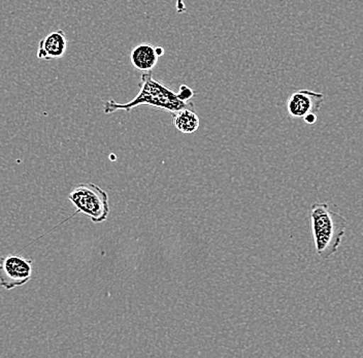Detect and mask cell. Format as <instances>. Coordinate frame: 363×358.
I'll return each mask as SVG.
<instances>
[{
  "mask_svg": "<svg viewBox=\"0 0 363 358\" xmlns=\"http://www.w3.org/2000/svg\"><path fill=\"white\" fill-rule=\"evenodd\" d=\"M324 101L322 93L299 90L292 93L287 101V112L292 118H303L310 113L319 112Z\"/></svg>",
  "mask_w": 363,
  "mask_h": 358,
  "instance_id": "cell-5",
  "label": "cell"
},
{
  "mask_svg": "<svg viewBox=\"0 0 363 358\" xmlns=\"http://www.w3.org/2000/svg\"><path fill=\"white\" fill-rule=\"evenodd\" d=\"M194 91L186 85H182L180 91L174 92L162 82L155 80L151 72H143L140 84V92L129 103L120 104L117 101H106L104 106V114H113L118 111L130 112L140 106H153L158 110L169 113H177L188 108L192 104L188 103L194 96Z\"/></svg>",
  "mask_w": 363,
  "mask_h": 358,
  "instance_id": "cell-1",
  "label": "cell"
},
{
  "mask_svg": "<svg viewBox=\"0 0 363 358\" xmlns=\"http://www.w3.org/2000/svg\"><path fill=\"white\" fill-rule=\"evenodd\" d=\"M311 226L315 250L321 259H329L339 250L346 233L347 221L333 212L328 203H316L311 208Z\"/></svg>",
  "mask_w": 363,
  "mask_h": 358,
  "instance_id": "cell-2",
  "label": "cell"
},
{
  "mask_svg": "<svg viewBox=\"0 0 363 358\" xmlns=\"http://www.w3.org/2000/svg\"><path fill=\"white\" fill-rule=\"evenodd\" d=\"M68 40L65 31L58 30L50 33L45 35L38 44V56L40 60H53L62 58L67 53Z\"/></svg>",
  "mask_w": 363,
  "mask_h": 358,
  "instance_id": "cell-6",
  "label": "cell"
},
{
  "mask_svg": "<svg viewBox=\"0 0 363 358\" xmlns=\"http://www.w3.org/2000/svg\"><path fill=\"white\" fill-rule=\"evenodd\" d=\"M33 273V260L21 255L9 254L0 259V286L13 290L27 284Z\"/></svg>",
  "mask_w": 363,
  "mask_h": 358,
  "instance_id": "cell-4",
  "label": "cell"
},
{
  "mask_svg": "<svg viewBox=\"0 0 363 358\" xmlns=\"http://www.w3.org/2000/svg\"><path fill=\"white\" fill-rule=\"evenodd\" d=\"M130 62L135 69L143 72H151L157 65L159 56L156 47L149 43L136 45L130 52Z\"/></svg>",
  "mask_w": 363,
  "mask_h": 358,
  "instance_id": "cell-7",
  "label": "cell"
},
{
  "mask_svg": "<svg viewBox=\"0 0 363 358\" xmlns=\"http://www.w3.org/2000/svg\"><path fill=\"white\" fill-rule=\"evenodd\" d=\"M156 52H157V55L159 57L164 55V49L162 47H156Z\"/></svg>",
  "mask_w": 363,
  "mask_h": 358,
  "instance_id": "cell-10",
  "label": "cell"
},
{
  "mask_svg": "<svg viewBox=\"0 0 363 358\" xmlns=\"http://www.w3.org/2000/svg\"><path fill=\"white\" fill-rule=\"evenodd\" d=\"M303 120H305L306 123L310 124V125L316 123V113H310V114L306 115L305 117H303Z\"/></svg>",
  "mask_w": 363,
  "mask_h": 358,
  "instance_id": "cell-9",
  "label": "cell"
},
{
  "mask_svg": "<svg viewBox=\"0 0 363 358\" xmlns=\"http://www.w3.org/2000/svg\"><path fill=\"white\" fill-rule=\"evenodd\" d=\"M70 203L77 208L76 214L82 213L94 223H102L108 219L111 208L108 196L99 186L87 183L79 184L68 196Z\"/></svg>",
  "mask_w": 363,
  "mask_h": 358,
  "instance_id": "cell-3",
  "label": "cell"
},
{
  "mask_svg": "<svg viewBox=\"0 0 363 358\" xmlns=\"http://www.w3.org/2000/svg\"><path fill=\"white\" fill-rule=\"evenodd\" d=\"M172 124H174L177 130L180 131L184 135H191L199 128L201 120L193 111L189 110V108H184V110L174 113Z\"/></svg>",
  "mask_w": 363,
  "mask_h": 358,
  "instance_id": "cell-8",
  "label": "cell"
}]
</instances>
